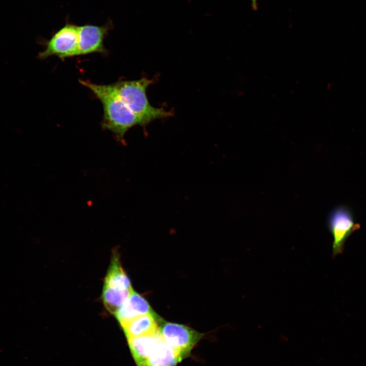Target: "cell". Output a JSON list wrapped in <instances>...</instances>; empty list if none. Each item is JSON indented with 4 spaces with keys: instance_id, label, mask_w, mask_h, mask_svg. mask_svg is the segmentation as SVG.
<instances>
[{
    "instance_id": "6da1fadb",
    "label": "cell",
    "mask_w": 366,
    "mask_h": 366,
    "mask_svg": "<svg viewBox=\"0 0 366 366\" xmlns=\"http://www.w3.org/2000/svg\"><path fill=\"white\" fill-rule=\"evenodd\" d=\"M89 89L102 104L104 114L101 123L103 130H109L120 143H125V135L132 127L142 124L135 114L119 97L112 84H97L89 80H79Z\"/></svg>"
},
{
    "instance_id": "7a4b0ae2",
    "label": "cell",
    "mask_w": 366,
    "mask_h": 366,
    "mask_svg": "<svg viewBox=\"0 0 366 366\" xmlns=\"http://www.w3.org/2000/svg\"><path fill=\"white\" fill-rule=\"evenodd\" d=\"M152 82L144 77L136 80L118 81L112 84L122 101L140 119L142 127L155 119L172 115L163 108H156L149 104L146 91Z\"/></svg>"
},
{
    "instance_id": "3957f363",
    "label": "cell",
    "mask_w": 366,
    "mask_h": 366,
    "mask_svg": "<svg viewBox=\"0 0 366 366\" xmlns=\"http://www.w3.org/2000/svg\"><path fill=\"white\" fill-rule=\"evenodd\" d=\"M79 27L67 22L49 40L44 41L45 49L39 53L38 57L43 59L56 55L64 60L77 56L79 40Z\"/></svg>"
},
{
    "instance_id": "277c9868",
    "label": "cell",
    "mask_w": 366,
    "mask_h": 366,
    "mask_svg": "<svg viewBox=\"0 0 366 366\" xmlns=\"http://www.w3.org/2000/svg\"><path fill=\"white\" fill-rule=\"evenodd\" d=\"M327 225L333 238L332 253L334 257L342 253L347 239L359 225L355 223L352 210L345 205L333 209L328 216Z\"/></svg>"
},
{
    "instance_id": "5b68a950",
    "label": "cell",
    "mask_w": 366,
    "mask_h": 366,
    "mask_svg": "<svg viewBox=\"0 0 366 366\" xmlns=\"http://www.w3.org/2000/svg\"><path fill=\"white\" fill-rule=\"evenodd\" d=\"M160 332L169 345L185 358L203 337L202 333L184 325L163 321L159 322Z\"/></svg>"
},
{
    "instance_id": "8992f818",
    "label": "cell",
    "mask_w": 366,
    "mask_h": 366,
    "mask_svg": "<svg viewBox=\"0 0 366 366\" xmlns=\"http://www.w3.org/2000/svg\"><path fill=\"white\" fill-rule=\"evenodd\" d=\"M113 27L111 20L100 26L88 24L80 25L77 56L93 53L106 54L107 51L104 47V39Z\"/></svg>"
},
{
    "instance_id": "52a82bcc",
    "label": "cell",
    "mask_w": 366,
    "mask_h": 366,
    "mask_svg": "<svg viewBox=\"0 0 366 366\" xmlns=\"http://www.w3.org/2000/svg\"><path fill=\"white\" fill-rule=\"evenodd\" d=\"M155 313L146 300L133 291L115 314L122 326L133 319L147 314Z\"/></svg>"
},
{
    "instance_id": "ba28073f",
    "label": "cell",
    "mask_w": 366,
    "mask_h": 366,
    "mask_svg": "<svg viewBox=\"0 0 366 366\" xmlns=\"http://www.w3.org/2000/svg\"><path fill=\"white\" fill-rule=\"evenodd\" d=\"M163 340L160 331L154 334L128 339L130 352L137 366H141Z\"/></svg>"
},
{
    "instance_id": "9c48e42d",
    "label": "cell",
    "mask_w": 366,
    "mask_h": 366,
    "mask_svg": "<svg viewBox=\"0 0 366 366\" xmlns=\"http://www.w3.org/2000/svg\"><path fill=\"white\" fill-rule=\"evenodd\" d=\"M161 319L156 314L149 313L138 316L121 326L129 339L159 332Z\"/></svg>"
},
{
    "instance_id": "30bf717a",
    "label": "cell",
    "mask_w": 366,
    "mask_h": 366,
    "mask_svg": "<svg viewBox=\"0 0 366 366\" xmlns=\"http://www.w3.org/2000/svg\"><path fill=\"white\" fill-rule=\"evenodd\" d=\"M183 358L179 352L163 339L141 366H175Z\"/></svg>"
},
{
    "instance_id": "8fae6325",
    "label": "cell",
    "mask_w": 366,
    "mask_h": 366,
    "mask_svg": "<svg viewBox=\"0 0 366 366\" xmlns=\"http://www.w3.org/2000/svg\"><path fill=\"white\" fill-rule=\"evenodd\" d=\"M104 286L121 289L132 288L130 280L120 264L118 252L116 251L113 253Z\"/></svg>"
},
{
    "instance_id": "7c38bea8",
    "label": "cell",
    "mask_w": 366,
    "mask_h": 366,
    "mask_svg": "<svg viewBox=\"0 0 366 366\" xmlns=\"http://www.w3.org/2000/svg\"><path fill=\"white\" fill-rule=\"evenodd\" d=\"M133 291L132 288L121 289L104 286L102 298L105 308L115 315Z\"/></svg>"
},
{
    "instance_id": "4fadbf2b",
    "label": "cell",
    "mask_w": 366,
    "mask_h": 366,
    "mask_svg": "<svg viewBox=\"0 0 366 366\" xmlns=\"http://www.w3.org/2000/svg\"><path fill=\"white\" fill-rule=\"evenodd\" d=\"M258 0H251L252 10L257 11L258 9Z\"/></svg>"
}]
</instances>
